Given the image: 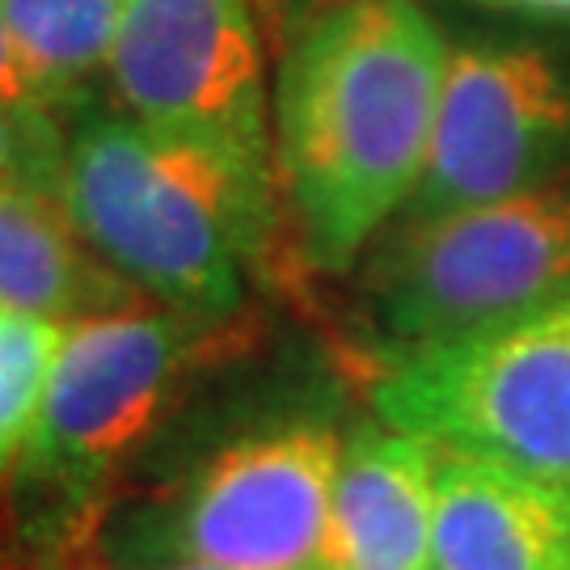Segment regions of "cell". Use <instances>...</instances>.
<instances>
[{
    "label": "cell",
    "mask_w": 570,
    "mask_h": 570,
    "mask_svg": "<svg viewBox=\"0 0 570 570\" xmlns=\"http://www.w3.org/2000/svg\"><path fill=\"white\" fill-rule=\"evenodd\" d=\"M444 72L414 0H330L301 26L275 81V183L308 271H351L410 207Z\"/></svg>",
    "instance_id": "6da1fadb"
},
{
    "label": "cell",
    "mask_w": 570,
    "mask_h": 570,
    "mask_svg": "<svg viewBox=\"0 0 570 570\" xmlns=\"http://www.w3.org/2000/svg\"><path fill=\"white\" fill-rule=\"evenodd\" d=\"M60 207L144 301L195 322H237L249 266L275 237L279 186L89 102L68 115Z\"/></svg>",
    "instance_id": "7a4b0ae2"
},
{
    "label": "cell",
    "mask_w": 570,
    "mask_h": 570,
    "mask_svg": "<svg viewBox=\"0 0 570 570\" xmlns=\"http://www.w3.org/2000/svg\"><path fill=\"white\" fill-rule=\"evenodd\" d=\"M237 322H195L140 301L68 326L9 515L39 562L98 558L106 499L122 461L157 431L186 381L242 346Z\"/></svg>",
    "instance_id": "3957f363"
},
{
    "label": "cell",
    "mask_w": 570,
    "mask_h": 570,
    "mask_svg": "<svg viewBox=\"0 0 570 570\" xmlns=\"http://www.w3.org/2000/svg\"><path fill=\"white\" fill-rule=\"evenodd\" d=\"M372 406L431 449L482 456L570 494V292L385 360Z\"/></svg>",
    "instance_id": "277c9868"
},
{
    "label": "cell",
    "mask_w": 570,
    "mask_h": 570,
    "mask_svg": "<svg viewBox=\"0 0 570 570\" xmlns=\"http://www.w3.org/2000/svg\"><path fill=\"white\" fill-rule=\"evenodd\" d=\"M570 292V178L406 225L367 279L376 364L428 351Z\"/></svg>",
    "instance_id": "5b68a950"
},
{
    "label": "cell",
    "mask_w": 570,
    "mask_h": 570,
    "mask_svg": "<svg viewBox=\"0 0 570 570\" xmlns=\"http://www.w3.org/2000/svg\"><path fill=\"white\" fill-rule=\"evenodd\" d=\"M106 89L144 127L275 183L258 0H122Z\"/></svg>",
    "instance_id": "8992f818"
},
{
    "label": "cell",
    "mask_w": 570,
    "mask_h": 570,
    "mask_svg": "<svg viewBox=\"0 0 570 570\" xmlns=\"http://www.w3.org/2000/svg\"><path fill=\"white\" fill-rule=\"evenodd\" d=\"M570 161V81L541 51L449 56L440 115L406 225L503 204L550 186Z\"/></svg>",
    "instance_id": "52a82bcc"
},
{
    "label": "cell",
    "mask_w": 570,
    "mask_h": 570,
    "mask_svg": "<svg viewBox=\"0 0 570 570\" xmlns=\"http://www.w3.org/2000/svg\"><path fill=\"white\" fill-rule=\"evenodd\" d=\"M343 440L292 423L212 456L178 511L183 558L220 570H334V482Z\"/></svg>",
    "instance_id": "ba28073f"
},
{
    "label": "cell",
    "mask_w": 570,
    "mask_h": 570,
    "mask_svg": "<svg viewBox=\"0 0 570 570\" xmlns=\"http://www.w3.org/2000/svg\"><path fill=\"white\" fill-rule=\"evenodd\" d=\"M431 570H570V494L435 449Z\"/></svg>",
    "instance_id": "9c48e42d"
},
{
    "label": "cell",
    "mask_w": 570,
    "mask_h": 570,
    "mask_svg": "<svg viewBox=\"0 0 570 570\" xmlns=\"http://www.w3.org/2000/svg\"><path fill=\"white\" fill-rule=\"evenodd\" d=\"M435 449L385 423L343 440L334 482V570H431Z\"/></svg>",
    "instance_id": "30bf717a"
},
{
    "label": "cell",
    "mask_w": 570,
    "mask_h": 570,
    "mask_svg": "<svg viewBox=\"0 0 570 570\" xmlns=\"http://www.w3.org/2000/svg\"><path fill=\"white\" fill-rule=\"evenodd\" d=\"M140 301L68 225L60 199L0 186V308L72 326Z\"/></svg>",
    "instance_id": "8fae6325"
},
{
    "label": "cell",
    "mask_w": 570,
    "mask_h": 570,
    "mask_svg": "<svg viewBox=\"0 0 570 570\" xmlns=\"http://www.w3.org/2000/svg\"><path fill=\"white\" fill-rule=\"evenodd\" d=\"M122 0H0L39 98L63 119L94 102L119 30Z\"/></svg>",
    "instance_id": "7c38bea8"
},
{
    "label": "cell",
    "mask_w": 570,
    "mask_h": 570,
    "mask_svg": "<svg viewBox=\"0 0 570 570\" xmlns=\"http://www.w3.org/2000/svg\"><path fill=\"white\" fill-rule=\"evenodd\" d=\"M68 338V322L0 308V508L35 440L42 397Z\"/></svg>",
    "instance_id": "4fadbf2b"
},
{
    "label": "cell",
    "mask_w": 570,
    "mask_h": 570,
    "mask_svg": "<svg viewBox=\"0 0 570 570\" xmlns=\"http://www.w3.org/2000/svg\"><path fill=\"white\" fill-rule=\"evenodd\" d=\"M63 157H68V119L60 110L0 98V186L60 199Z\"/></svg>",
    "instance_id": "5bb4252c"
},
{
    "label": "cell",
    "mask_w": 570,
    "mask_h": 570,
    "mask_svg": "<svg viewBox=\"0 0 570 570\" xmlns=\"http://www.w3.org/2000/svg\"><path fill=\"white\" fill-rule=\"evenodd\" d=\"M0 98H4V102H42L35 81H30V68L21 60L18 42L4 30V21H0Z\"/></svg>",
    "instance_id": "9a60e30c"
},
{
    "label": "cell",
    "mask_w": 570,
    "mask_h": 570,
    "mask_svg": "<svg viewBox=\"0 0 570 570\" xmlns=\"http://www.w3.org/2000/svg\"><path fill=\"white\" fill-rule=\"evenodd\" d=\"M98 558H81V562H39V558H30V562H21V567H9V570H94Z\"/></svg>",
    "instance_id": "2e32d148"
},
{
    "label": "cell",
    "mask_w": 570,
    "mask_h": 570,
    "mask_svg": "<svg viewBox=\"0 0 570 570\" xmlns=\"http://www.w3.org/2000/svg\"><path fill=\"white\" fill-rule=\"evenodd\" d=\"M511 4H529V9H541V13H562V18H570V0H511Z\"/></svg>",
    "instance_id": "e0dca14e"
},
{
    "label": "cell",
    "mask_w": 570,
    "mask_h": 570,
    "mask_svg": "<svg viewBox=\"0 0 570 570\" xmlns=\"http://www.w3.org/2000/svg\"><path fill=\"white\" fill-rule=\"evenodd\" d=\"M148 570H220V567L199 562V558H169V562H161V567H148Z\"/></svg>",
    "instance_id": "ac0fdd59"
}]
</instances>
